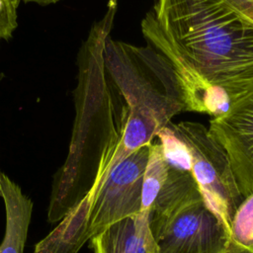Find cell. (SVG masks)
Returning <instances> with one entry per match:
<instances>
[{
    "label": "cell",
    "mask_w": 253,
    "mask_h": 253,
    "mask_svg": "<svg viewBox=\"0 0 253 253\" xmlns=\"http://www.w3.org/2000/svg\"><path fill=\"white\" fill-rule=\"evenodd\" d=\"M141 31L172 66L184 111L215 118L253 91V22L224 0H156Z\"/></svg>",
    "instance_id": "cell-1"
},
{
    "label": "cell",
    "mask_w": 253,
    "mask_h": 253,
    "mask_svg": "<svg viewBox=\"0 0 253 253\" xmlns=\"http://www.w3.org/2000/svg\"><path fill=\"white\" fill-rule=\"evenodd\" d=\"M114 10L92 27L78 52L75 119L66 159L53 176L47 207L51 223L61 220L86 196L97 173L111 167L121 145L124 116L111 96L103 64Z\"/></svg>",
    "instance_id": "cell-2"
},
{
    "label": "cell",
    "mask_w": 253,
    "mask_h": 253,
    "mask_svg": "<svg viewBox=\"0 0 253 253\" xmlns=\"http://www.w3.org/2000/svg\"><path fill=\"white\" fill-rule=\"evenodd\" d=\"M103 64L110 93L124 116L121 145L128 155L149 144L174 115L184 111L179 82L156 49L114 41L109 35Z\"/></svg>",
    "instance_id": "cell-3"
},
{
    "label": "cell",
    "mask_w": 253,
    "mask_h": 253,
    "mask_svg": "<svg viewBox=\"0 0 253 253\" xmlns=\"http://www.w3.org/2000/svg\"><path fill=\"white\" fill-rule=\"evenodd\" d=\"M168 126L186 143L192 158L191 173L203 201L220 220L229 236L233 215L243 196L225 149L200 123L169 122Z\"/></svg>",
    "instance_id": "cell-4"
},
{
    "label": "cell",
    "mask_w": 253,
    "mask_h": 253,
    "mask_svg": "<svg viewBox=\"0 0 253 253\" xmlns=\"http://www.w3.org/2000/svg\"><path fill=\"white\" fill-rule=\"evenodd\" d=\"M148 149L149 144L143 145L114 163L100 183L87 193L91 202L89 239L112 223L140 211Z\"/></svg>",
    "instance_id": "cell-5"
},
{
    "label": "cell",
    "mask_w": 253,
    "mask_h": 253,
    "mask_svg": "<svg viewBox=\"0 0 253 253\" xmlns=\"http://www.w3.org/2000/svg\"><path fill=\"white\" fill-rule=\"evenodd\" d=\"M157 253H218L230 238L204 201L180 211L155 238Z\"/></svg>",
    "instance_id": "cell-6"
},
{
    "label": "cell",
    "mask_w": 253,
    "mask_h": 253,
    "mask_svg": "<svg viewBox=\"0 0 253 253\" xmlns=\"http://www.w3.org/2000/svg\"><path fill=\"white\" fill-rule=\"evenodd\" d=\"M209 130L225 149L243 198L253 193V91L212 118Z\"/></svg>",
    "instance_id": "cell-7"
},
{
    "label": "cell",
    "mask_w": 253,
    "mask_h": 253,
    "mask_svg": "<svg viewBox=\"0 0 253 253\" xmlns=\"http://www.w3.org/2000/svg\"><path fill=\"white\" fill-rule=\"evenodd\" d=\"M89 246L94 253H157L149 211H139L107 226L91 237Z\"/></svg>",
    "instance_id": "cell-8"
},
{
    "label": "cell",
    "mask_w": 253,
    "mask_h": 253,
    "mask_svg": "<svg viewBox=\"0 0 253 253\" xmlns=\"http://www.w3.org/2000/svg\"><path fill=\"white\" fill-rule=\"evenodd\" d=\"M203 201L191 172L170 167L168 177L149 211V222L154 238L183 210Z\"/></svg>",
    "instance_id": "cell-9"
},
{
    "label": "cell",
    "mask_w": 253,
    "mask_h": 253,
    "mask_svg": "<svg viewBox=\"0 0 253 253\" xmlns=\"http://www.w3.org/2000/svg\"><path fill=\"white\" fill-rule=\"evenodd\" d=\"M0 197L3 199L6 212L5 234L0 253H24L34 204L22 192L21 187L2 172Z\"/></svg>",
    "instance_id": "cell-10"
},
{
    "label": "cell",
    "mask_w": 253,
    "mask_h": 253,
    "mask_svg": "<svg viewBox=\"0 0 253 253\" xmlns=\"http://www.w3.org/2000/svg\"><path fill=\"white\" fill-rule=\"evenodd\" d=\"M90 198L86 196L59 220V224L35 246L34 253H78L87 234Z\"/></svg>",
    "instance_id": "cell-11"
},
{
    "label": "cell",
    "mask_w": 253,
    "mask_h": 253,
    "mask_svg": "<svg viewBox=\"0 0 253 253\" xmlns=\"http://www.w3.org/2000/svg\"><path fill=\"white\" fill-rule=\"evenodd\" d=\"M170 166L166 162L159 141L149 143L148 156L142 178L141 211H150L152 205L164 185Z\"/></svg>",
    "instance_id": "cell-12"
},
{
    "label": "cell",
    "mask_w": 253,
    "mask_h": 253,
    "mask_svg": "<svg viewBox=\"0 0 253 253\" xmlns=\"http://www.w3.org/2000/svg\"><path fill=\"white\" fill-rule=\"evenodd\" d=\"M155 137L158 138L163 156L171 168L191 172L192 158L190 151L186 143L168 124L157 131Z\"/></svg>",
    "instance_id": "cell-13"
},
{
    "label": "cell",
    "mask_w": 253,
    "mask_h": 253,
    "mask_svg": "<svg viewBox=\"0 0 253 253\" xmlns=\"http://www.w3.org/2000/svg\"><path fill=\"white\" fill-rule=\"evenodd\" d=\"M229 238L235 244L253 248V193L243 198L230 225Z\"/></svg>",
    "instance_id": "cell-14"
},
{
    "label": "cell",
    "mask_w": 253,
    "mask_h": 253,
    "mask_svg": "<svg viewBox=\"0 0 253 253\" xmlns=\"http://www.w3.org/2000/svg\"><path fill=\"white\" fill-rule=\"evenodd\" d=\"M21 0H0V42L10 41L18 27V7Z\"/></svg>",
    "instance_id": "cell-15"
},
{
    "label": "cell",
    "mask_w": 253,
    "mask_h": 253,
    "mask_svg": "<svg viewBox=\"0 0 253 253\" xmlns=\"http://www.w3.org/2000/svg\"><path fill=\"white\" fill-rule=\"evenodd\" d=\"M237 12L253 22V0H224Z\"/></svg>",
    "instance_id": "cell-16"
},
{
    "label": "cell",
    "mask_w": 253,
    "mask_h": 253,
    "mask_svg": "<svg viewBox=\"0 0 253 253\" xmlns=\"http://www.w3.org/2000/svg\"><path fill=\"white\" fill-rule=\"evenodd\" d=\"M218 253H253V248L239 246L230 240V242Z\"/></svg>",
    "instance_id": "cell-17"
},
{
    "label": "cell",
    "mask_w": 253,
    "mask_h": 253,
    "mask_svg": "<svg viewBox=\"0 0 253 253\" xmlns=\"http://www.w3.org/2000/svg\"><path fill=\"white\" fill-rule=\"evenodd\" d=\"M25 3H37L42 6H46L49 4H54L59 2L60 0H23Z\"/></svg>",
    "instance_id": "cell-18"
}]
</instances>
